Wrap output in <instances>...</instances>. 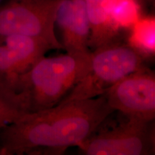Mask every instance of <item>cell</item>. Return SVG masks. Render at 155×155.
<instances>
[{
	"label": "cell",
	"mask_w": 155,
	"mask_h": 155,
	"mask_svg": "<svg viewBox=\"0 0 155 155\" xmlns=\"http://www.w3.org/2000/svg\"><path fill=\"white\" fill-rule=\"evenodd\" d=\"M114 110L104 95L28 113L0 129V155H60L80 147Z\"/></svg>",
	"instance_id": "1"
},
{
	"label": "cell",
	"mask_w": 155,
	"mask_h": 155,
	"mask_svg": "<svg viewBox=\"0 0 155 155\" xmlns=\"http://www.w3.org/2000/svg\"><path fill=\"white\" fill-rule=\"evenodd\" d=\"M91 51L43 56L17 78L7 94L22 111L34 113L59 104L88 71Z\"/></svg>",
	"instance_id": "2"
},
{
	"label": "cell",
	"mask_w": 155,
	"mask_h": 155,
	"mask_svg": "<svg viewBox=\"0 0 155 155\" xmlns=\"http://www.w3.org/2000/svg\"><path fill=\"white\" fill-rule=\"evenodd\" d=\"M145 60L138 49L121 38L99 46L91 50L86 74L61 103L102 96L123 78L146 67Z\"/></svg>",
	"instance_id": "3"
},
{
	"label": "cell",
	"mask_w": 155,
	"mask_h": 155,
	"mask_svg": "<svg viewBox=\"0 0 155 155\" xmlns=\"http://www.w3.org/2000/svg\"><path fill=\"white\" fill-rule=\"evenodd\" d=\"M119 112V111H118ZM119 119L110 115L79 150L86 155H149L154 154V121H144L119 112Z\"/></svg>",
	"instance_id": "4"
},
{
	"label": "cell",
	"mask_w": 155,
	"mask_h": 155,
	"mask_svg": "<svg viewBox=\"0 0 155 155\" xmlns=\"http://www.w3.org/2000/svg\"><path fill=\"white\" fill-rule=\"evenodd\" d=\"M60 0H9L0 5V38L22 35L48 42L54 50L63 49L55 32Z\"/></svg>",
	"instance_id": "5"
},
{
	"label": "cell",
	"mask_w": 155,
	"mask_h": 155,
	"mask_svg": "<svg viewBox=\"0 0 155 155\" xmlns=\"http://www.w3.org/2000/svg\"><path fill=\"white\" fill-rule=\"evenodd\" d=\"M114 111L144 121L155 118V75L144 67L118 81L104 94Z\"/></svg>",
	"instance_id": "6"
},
{
	"label": "cell",
	"mask_w": 155,
	"mask_h": 155,
	"mask_svg": "<svg viewBox=\"0 0 155 155\" xmlns=\"http://www.w3.org/2000/svg\"><path fill=\"white\" fill-rule=\"evenodd\" d=\"M54 50L43 40L22 35L0 38V88L8 92L19 75Z\"/></svg>",
	"instance_id": "7"
},
{
	"label": "cell",
	"mask_w": 155,
	"mask_h": 155,
	"mask_svg": "<svg viewBox=\"0 0 155 155\" xmlns=\"http://www.w3.org/2000/svg\"><path fill=\"white\" fill-rule=\"evenodd\" d=\"M55 25L61 30L63 48L68 53L90 52V26L86 0H60Z\"/></svg>",
	"instance_id": "8"
},
{
	"label": "cell",
	"mask_w": 155,
	"mask_h": 155,
	"mask_svg": "<svg viewBox=\"0 0 155 155\" xmlns=\"http://www.w3.org/2000/svg\"><path fill=\"white\" fill-rule=\"evenodd\" d=\"M115 0H86L90 26V50L120 38L121 29L112 16Z\"/></svg>",
	"instance_id": "9"
},
{
	"label": "cell",
	"mask_w": 155,
	"mask_h": 155,
	"mask_svg": "<svg viewBox=\"0 0 155 155\" xmlns=\"http://www.w3.org/2000/svg\"><path fill=\"white\" fill-rule=\"evenodd\" d=\"M129 43L147 57L154 53V19H139L132 27Z\"/></svg>",
	"instance_id": "10"
},
{
	"label": "cell",
	"mask_w": 155,
	"mask_h": 155,
	"mask_svg": "<svg viewBox=\"0 0 155 155\" xmlns=\"http://www.w3.org/2000/svg\"><path fill=\"white\" fill-rule=\"evenodd\" d=\"M140 5L136 0H115L112 7V16L120 29L132 28L139 20Z\"/></svg>",
	"instance_id": "11"
},
{
	"label": "cell",
	"mask_w": 155,
	"mask_h": 155,
	"mask_svg": "<svg viewBox=\"0 0 155 155\" xmlns=\"http://www.w3.org/2000/svg\"><path fill=\"white\" fill-rule=\"evenodd\" d=\"M27 114L10 95L0 88V129L20 119Z\"/></svg>",
	"instance_id": "12"
},
{
	"label": "cell",
	"mask_w": 155,
	"mask_h": 155,
	"mask_svg": "<svg viewBox=\"0 0 155 155\" xmlns=\"http://www.w3.org/2000/svg\"><path fill=\"white\" fill-rule=\"evenodd\" d=\"M136 1L138 2V4L141 7V5H144V4H146L147 2H151L152 0H136Z\"/></svg>",
	"instance_id": "13"
},
{
	"label": "cell",
	"mask_w": 155,
	"mask_h": 155,
	"mask_svg": "<svg viewBox=\"0 0 155 155\" xmlns=\"http://www.w3.org/2000/svg\"><path fill=\"white\" fill-rule=\"evenodd\" d=\"M3 1V0H0V5H1V2H2Z\"/></svg>",
	"instance_id": "14"
}]
</instances>
